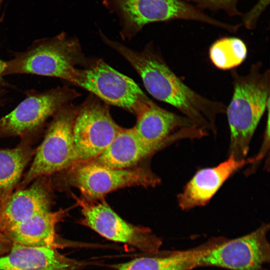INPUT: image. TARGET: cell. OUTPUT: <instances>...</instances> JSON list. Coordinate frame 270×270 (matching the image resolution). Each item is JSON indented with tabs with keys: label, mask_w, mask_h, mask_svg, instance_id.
<instances>
[{
	"label": "cell",
	"mask_w": 270,
	"mask_h": 270,
	"mask_svg": "<svg viewBox=\"0 0 270 270\" xmlns=\"http://www.w3.org/2000/svg\"><path fill=\"white\" fill-rule=\"evenodd\" d=\"M66 212V210L40 212L10 228L4 233L13 243L28 246L57 248L62 244L59 242L56 226Z\"/></svg>",
	"instance_id": "16"
},
{
	"label": "cell",
	"mask_w": 270,
	"mask_h": 270,
	"mask_svg": "<svg viewBox=\"0 0 270 270\" xmlns=\"http://www.w3.org/2000/svg\"><path fill=\"white\" fill-rule=\"evenodd\" d=\"M72 84L136 116L153 103L134 80L101 60L90 62L83 68H78Z\"/></svg>",
	"instance_id": "6"
},
{
	"label": "cell",
	"mask_w": 270,
	"mask_h": 270,
	"mask_svg": "<svg viewBox=\"0 0 270 270\" xmlns=\"http://www.w3.org/2000/svg\"><path fill=\"white\" fill-rule=\"evenodd\" d=\"M78 108L70 103L52 116L44 140L35 150L34 161L18 189L24 188L40 177L68 169L75 162L73 126Z\"/></svg>",
	"instance_id": "5"
},
{
	"label": "cell",
	"mask_w": 270,
	"mask_h": 270,
	"mask_svg": "<svg viewBox=\"0 0 270 270\" xmlns=\"http://www.w3.org/2000/svg\"><path fill=\"white\" fill-rule=\"evenodd\" d=\"M262 68L258 62L244 75L236 68L230 70L233 94L226 112L230 132L228 156L238 160L246 159L254 132L270 104V70Z\"/></svg>",
	"instance_id": "2"
},
{
	"label": "cell",
	"mask_w": 270,
	"mask_h": 270,
	"mask_svg": "<svg viewBox=\"0 0 270 270\" xmlns=\"http://www.w3.org/2000/svg\"><path fill=\"white\" fill-rule=\"evenodd\" d=\"M5 66V61L0 58V88L10 87V84L4 79L2 73Z\"/></svg>",
	"instance_id": "22"
},
{
	"label": "cell",
	"mask_w": 270,
	"mask_h": 270,
	"mask_svg": "<svg viewBox=\"0 0 270 270\" xmlns=\"http://www.w3.org/2000/svg\"><path fill=\"white\" fill-rule=\"evenodd\" d=\"M122 128L112 119L108 107L97 97L90 96L78 106L74 124V163L96 158Z\"/></svg>",
	"instance_id": "10"
},
{
	"label": "cell",
	"mask_w": 270,
	"mask_h": 270,
	"mask_svg": "<svg viewBox=\"0 0 270 270\" xmlns=\"http://www.w3.org/2000/svg\"><path fill=\"white\" fill-rule=\"evenodd\" d=\"M256 161V156L240 160L228 156L216 166L198 170L178 194V206L188 210L207 204L230 176L246 164Z\"/></svg>",
	"instance_id": "12"
},
{
	"label": "cell",
	"mask_w": 270,
	"mask_h": 270,
	"mask_svg": "<svg viewBox=\"0 0 270 270\" xmlns=\"http://www.w3.org/2000/svg\"><path fill=\"white\" fill-rule=\"evenodd\" d=\"M103 4L116 14L122 38H130L146 24L173 20L198 21L227 31L231 25L208 16L196 6L182 0H104Z\"/></svg>",
	"instance_id": "4"
},
{
	"label": "cell",
	"mask_w": 270,
	"mask_h": 270,
	"mask_svg": "<svg viewBox=\"0 0 270 270\" xmlns=\"http://www.w3.org/2000/svg\"><path fill=\"white\" fill-rule=\"evenodd\" d=\"M209 56L217 68L231 70L244 60L247 56V48L240 38L225 37L212 44L210 48Z\"/></svg>",
	"instance_id": "19"
},
{
	"label": "cell",
	"mask_w": 270,
	"mask_h": 270,
	"mask_svg": "<svg viewBox=\"0 0 270 270\" xmlns=\"http://www.w3.org/2000/svg\"><path fill=\"white\" fill-rule=\"evenodd\" d=\"M26 98L11 112L0 118V137L28 138L38 133L48 120L80 95L67 86L43 92H25Z\"/></svg>",
	"instance_id": "7"
},
{
	"label": "cell",
	"mask_w": 270,
	"mask_h": 270,
	"mask_svg": "<svg viewBox=\"0 0 270 270\" xmlns=\"http://www.w3.org/2000/svg\"><path fill=\"white\" fill-rule=\"evenodd\" d=\"M87 264L69 258L56 248L15 243L9 252L0 256V270H80Z\"/></svg>",
	"instance_id": "14"
},
{
	"label": "cell",
	"mask_w": 270,
	"mask_h": 270,
	"mask_svg": "<svg viewBox=\"0 0 270 270\" xmlns=\"http://www.w3.org/2000/svg\"><path fill=\"white\" fill-rule=\"evenodd\" d=\"M102 38L132 66L153 97L174 107L196 128L216 134V118L226 112V106L223 102L206 98L187 86L154 46L149 44L142 51L137 52L104 36Z\"/></svg>",
	"instance_id": "1"
},
{
	"label": "cell",
	"mask_w": 270,
	"mask_h": 270,
	"mask_svg": "<svg viewBox=\"0 0 270 270\" xmlns=\"http://www.w3.org/2000/svg\"><path fill=\"white\" fill-rule=\"evenodd\" d=\"M264 224L250 234L220 242L199 260L198 266H213L232 270H259L270 261V244Z\"/></svg>",
	"instance_id": "11"
},
{
	"label": "cell",
	"mask_w": 270,
	"mask_h": 270,
	"mask_svg": "<svg viewBox=\"0 0 270 270\" xmlns=\"http://www.w3.org/2000/svg\"><path fill=\"white\" fill-rule=\"evenodd\" d=\"M13 242L0 228V256L9 252Z\"/></svg>",
	"instance_id": "21"
},
{
	"label": "cell",
	"mask_w": 270,
	"mask_h": 270,
	"mask_svg": "<svg viewBox=\"0 0 270 270\" xmlns=\"http://www.w3.org/2000/svg\"><path fill=\"white\" fill-rule=\"evenodd\" d=\"M30 142V138H24L14 148H0V206L13 192L35 152Z\"/></svg>",
	"instance_id": "18"
},
{
	"label": "cell",
	"mask_w": 270,
	"mask_h": 270,
	"mask_svg": "<svg viewBox=\"0 0 270 270\" xmlns=\"http://www.w3.org/2000/svg\"><path fill=\"white\" fill-rule=\"evenodd\" d=\"M215 244L213 242L192 250L146 254L112 266L114 270H190Z\"/></svg>",
	"instance_id": "17"
},
{
	"label": "cell",
	"mask_w": 270,
	"mask_h": 270,
	"mask_svg": "<svg viewBox=\"0 0 270 270\" xmlns=\"http://www.w3.org/2000/svg\"><path fill=\"white\" fill-rule=\"evenodd\" d=\"M80 208V222L110 240L130 245L146 254L159 252L160 238L147 227L136 226L122 219L103 198L88 200L72 194Z\"/></svg>",
	"instance_id": "9"
},
{
	"label": "cell",
	"mask_w": 270,
	"mask_h": 270,
	"mask_svg": "<svg viewBox=\"0 0 270 270\" xmlns=\"http://www.w3.org/2000/svg\"><path fill=\"white\" fill-rule=\"evenodd\" d=\"M7 92L4 88H0V107L3 106L6 102Z\"/></svg>",
	"instance_id": "23"
},
{
	"label": "cell",
	"mask_w": 270,
	"mask_h": 270,
	"mask_svg": "<svg viewBox=\"0 0 270 270\" xmlns=\"http://www.w3.org/2000/svg\"><path fill=\"white\" fill-rule=\"evenodd\" d=\"M164 147L146 144L133 128H122L108 147L90 162L112 168H130Z\"/></svg>",
	"instance_id": "15"
},
{
	"label": "cell",
	"mask_w": 270,
	"mask_h": 270,
	"mask_svg": "<svg viewBox=\"0 0 270 270\" xmlns=\"http://www.w3.org/2000/svg\"><path fill=\"white\" fill-rule=\"evenodd\" d=\"M52 188L47 176H41L26 189H18L0 206V228L4 232L15 225L50 211Z\"/></svg>",
	"instance_id": "13"
},
{
	"label": "cell",
	"mask_w": 270,
	"mask_h": 270,
	"mask_svg": "<svg viewBox=\"0 0 270 270\" xmlns=\"http://www.w3.org/2000/svg\"><path fill=\"white\" fill-rule=\"evenodd\" d=\"M88 63L78 39L62 32L36 40L25 50L14 52L13 58L5 61L2 76L36 74L57 78L72 84L76 66Z\"/></svg>",
	"instance_id": "3"
},
{
	"label": "cell",
	"mask_w": 270,
	"mask_h": 270,
	"mask_svg": "<svg viewBox=\"0 0 270 270\" xmlns=\"http://www.w3.org/2000/svg\"><path fill=\"white\" fill-rule=\"evenodd\" d=\"M3 0H0V6L1 5V4L2 3Z\"/></svg>",
	"instance_id": "24"
},
{
	"label": "cell",
	"mask_w": 270,
	"mask_h": 270,
	"mask_svg": "<svg viewBox=\"0 0 270 270\" xmlns=\"http://www.w3.org/2000/svg\"><path fill=\"white\" fill-rule=\"evenodd\" d=\"M196 5V7L212 10H223L230 16L240 15L237 8L238 0H190Z\"/></svg>",
	"instance_id": "20"
},
{
	"label": "cell",
	"mask_w": 270,
	"mask_h": 270,
	"mask_svg": "<svg viewBox=\"0 0 270 270\" xmlns=\"http://www.w3.org/2000/svg\"><path fill=\"white\" fill-rule=\"evenodd\" d=\"M68 168L67 182L78 188L82 198L88 200L103 198L106 194L120 188L153 187L160 182L158 176L145 167L112 168L86 162L74 163Z\"/></svg>",
	"instance_id": "8"
}]
</instances>
